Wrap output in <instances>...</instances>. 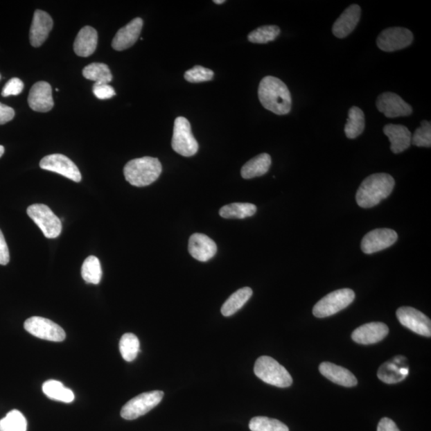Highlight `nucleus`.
<instances>
[{"instance_id":"nucleus-14","label":"nucleus","mask_w":431,"mask_h":431,"mask_svg":"<svg viewBox=\"0 0 431 431\" xmlns=\"http://www.w3.org/2000/svg\"><path fill=\"white\" fill-rule=\"evenodd\" d=\"M376 107L380 112L387 118L406 117L413 112L411 105H409L398 94L386 92L380 94L377 98Z\"/></svg>"},{"instance_id":"nucleus-3","label":"nucleus","mask_w":431,"mask_h":431,"mask_svg":"<svg viewBox=\"0 0 431 431\" xmlns=\"http://www.w3.org/2000/svg\"><path fill=\"white\" fill-rule=\"evenodd\" d=\"M162 171V166L159 159L155 157H143L131 160L124 167L125 180L130 185L144 187L151 185L159 179Z\"/></svg>"},{"instance_id":"nucleus-30","label":"nucleus","mask_w":431,"mask_h":431,"mask_svg":"<svg viewBox=\"0 0 431 431\" xmlns=\"http://www.w3.org/2000/svg\"><path fill=\"white\" fill-rule=\"evenodd\" d=\"M82 75L87 80L96 83L108 84L113 80L108 66L100 62H94L87 66L82 71Z\"/></svg>"},{"instance_id":"nucleus-36","label":"nucleus","mask_w":431,"mask_h":431,"mask_svg":"<svg viewBox=\"0 0 431 431\" xmlns=\"http://www.w3.org/2000/svg\"><path fill=\"white\" fill-rule=\"evenodd\" d=\"M412 144L430 148L431 146V124L428 121H423L421 126L415 130L412 137Z\"/></svg>"},{"instance_id":"nucleus-1","label":"nucleus","mask_w":431,"mask_h":431,"mask_svg":"<svg viewBox=\"0 0 431 431\" xmlns=\"http://www.w3.org/2000/svg\"><path fill=\"white\" fill-rule=\"evenodd\" d=\"M258 96L262 106L278 115L291 112L292 100L285 83L273 76H267L261 81Z\"/></svg>"},{"instance_id":"nucleus-20","label":"nucleus","mask_w":431,"mask_h":431,"mask_svg":"<svg viewBox=\"0 0 431 431\" xmlns=\"http://www.w3.org/2000/svg\"><path fill=\"white\" fill-rule=\"evenodd\" d=\"M143 27V20L141 18L131 21L115 35L112 41L113 49L118 51L130 49L138 41Z\"/></svg>"},{"instance_id":"nucleus-6","label":"nucleus","mask_w":431,"mask_h":431,"mask_svg":"<svg viewBox=\"0 0 431 431\" xmlns=\"http://www.w3.org/2000/svg\"><path fill=\"white\" fill-rule=\"evenodd\" d=\"M172 148L184 157H192L197 153L198 143L193 135L191 125L186 118L178 117L175 119Z\"/></svg>"},{"instance_id":"nucleus-32","label":"nucleus","mask_w":431,"mask_h":431,"mask_svg":"<svg viewBox=\"0 0 431 431\" xmlns=\"http://www.w3.org/2000/svg\"><path fill=\"white\" fill-rule=\"evenodd\" d=\"M121 355L126 362H132L138 356L140 351V342L133 333H125L119 342Z\"/></svg>"},{"instance_id":"nucleus-25","label":"nucleus","mask_w":431,"mask_h":431,"mask_svg":"<svg viewBox=\"0 0 431 431\" xmlns=\"http://www.w3.org/2000/svg\"><path fill=\"white\" fill-rule=\"evenodd\" d=\"M272 159L270 155L261 154L246 162L240 173L245 179H252L266 175L270 170Z\"/></svg>"},{"instance_id":"nucleus-17","label":"nucleus","mask_w":431,"mask_h":431,"mask_svg":"<svg viewBox=\"0 0 431 431\" xmlns=\"http://www.w3.org/2000/svg\"><path fill=\"white\" fill-rule=\"evenodd\" d=\"M217 251V245L206 235L194 234L189 238V254L198 261L206 262L211 260Z\"/></svg>"},{"instance_id":"nucleus-29","label":"nucleus","mask_w":431,"mask_h":431,"mask_svg":"<svg viewBox=\"0 0 431 431\" xmlns=\"http://www.w3.org/2000/svg\"><path fill=\"white\" fill-rule=\"evenodd\" d=\"M256 213V206L250 203H233L220 209V217L226 219H245Z\"/></svg>"},{"instance_id":"nucleus-12","label":"nucleus","mask_w":431,"mask_h":431,"mask_svg":"<svg viewBox=\"0 0 431 431\" xmlns=\"http://www.w3.org/2000/svg\"><path fill=\"white\" fill-rule=\"evenodd\" d=\"M396 315L398 322L404 327L425 337H430V319L419 310L412 307H402L397 310Z\"/></svg>"},{"instance_id":"nucleus-43","label":"nucleus","mask_w":431,"mask_h":431,"mask_svg":"<svg viewBox=\"0 0 431 431\" xmlns=\"http://www.w3.org/2000/svg\"><path fill=\"white\" fill-rule=\"evenodd\" d=\"M3 154H4V147L3 146H0V157H1Z\"/></svg>"},{"instance_id":"nucleus-19","label":"nucleus","mask_w":431,"mask_h":431,"mask_svg":"<svg viewBox=\"0 0 431 431\" xmlns=\"http://www.w3.org/2000/svg\"><path fill=\"white\" fill-rule=\"evenodd\" d=\"M52 28H53V20L50 15L44 10H36L30 30V44L35 47L43 45L46 39L49 38Z\"/></svg>"},{"instance_id":"nucleus-22","label":"nucleus","mask_w":431,"mask_h":431,"mask_svg":"<svg viewBox=\"0 0 431 431\" xmlns=\"http://www.w3.org/2000/svg\"><path fill=\"white\" fill-rule=\"evenodd\" d=\"M383 133L391 141V150L394 154H401L412 145V133L403 125L387 124Z\"/></svg>"},{"instance_id":"nucleus-39","label":"nucleus","mask_w":431,"mask_h":431,"mask_svg":"<svg viewBox=\"0 0 431 431\" xmlns=\"http://www.w3.org/2000/svg\"><path fill=\"white\" fill-rule=\"evenodd\" d=\"M93 93L98 99L112 98L116 94L114 88L108 84L94 83Z\"/></svg>"},{"instance_id":"nucleus-28","label":"nucleus","mask_w":431,"mask_h":431,"mask_svg":"<svg viewBox=\"0 0 431 431\" xmlns=\"http://www.w3.org/2000/svg\"><path fill=\"white\" fill-rule=\"evenodd\" d=\"M365 116L362 110L357 107H351L349 112L348 122L345 125V134L350 139H355L364 132Z\"/></svg>"},{"instance_id":"nucleus-21","label":"nucleus","mask_w":431,"mask_h":431,"mask_svg":"<svg viewBox=\"0 0 431 431\" xmlns=\"http://www.w3.org/2000/svg\"><path fill=\"white\" fill-rule=\"evenodd\" d=\"M360 15L361 8L359 5L353 4L346 8L333 25L334 35L340 39L349 35L358 24Z\"/></svg>"},{"instance_id":"nucleus-8","label":"nucleus","mask_w":431,"mask_h":431,"mask_svg":"<svg viewBox=\"0 0 431 431\" xmlns=\"http://www.w3.org/2000/svg\"><path fill=\"white\" fill-rule=\"evenodd\" d=\"M163 396L164 392L161 391L141 394L124 405L121 411V416L126 420H134L143 416L157 407L162 401Z\"/></svg>"},{"instance_id":"nucleus-13","label":"nucleus","mask_w":431,"mask_h":431,"mask_svg":"<svg viewBox=\"0 0 431 431\" xmlns=\"http://www.w3.org/2000/svg\"><path fill=\"white\" fill-rule=\"evenodd\" d=\"M398 234L390 229H377L366 234L361 243L362 251L366 254L386 249L396 243Z\"/></svg>"},{"instance_id":"nucleus-16","label":"nucleus","mask_w":431,"mask_h":431,"mask_svg":"<svg viewBox=\"0 0 431 431\" xmlns=\"http://www.w3.org/2000/svg\"><path fill=\"white\" fill-rule=\"evenodd\" d=\"M28 104L35 112L43 113L50 112L54 107L50 84L44 81L36 82L30 89Z\"/></svg>"},{"instance_id":"nucleus-41","label":"nucleus","mask_w":431,"mask_h":431,"mask_svg":"<svg viewBox=\"0 0 431 431\" xmlns=\"http://www.w3.org/2000/svg\"><path fill=\"white\" fill-rule=\"evenodd\" d=\"M15 117V110L6 105L0 103V125L12 121Z\"/></svg>"},{"instance_id":"nucleus-23","label":"nucleus","mask_w":431,"mask_h":431,"mask_svg":"<svg viewBox=\"0 0 431 431\" xmlns=\"http://www.w3.org/2000/svg\"><path fill=\"white\" fill-rule=\"evenodd\" d=\"M319 372L336 385L346 387H355L358 383L355 376L343 367L329 362H324L319 367Z\"/></svg>"},{"instance_id":"nucleus-35","label":"nucleus","mask_w":431,"mask_h":431,"mask_svg":"<svg viewBox=\"0 0 431 431\" xmlns=\"http://www.w3.org/2000/svg\"><path fill=\"white\" fill-rule=\"evenodd\" d=\"M249 429L252 431H289L287 425L279 420L264 416L252 419Z\"/></svg>"},{"instance_id":"nucleus-15","label":"nucleus","mask_w":431,"mask_h":431,"mask_svg":"<svg viewBox=\"0 0 431 431\" xmlns=\"http://www.w3.org/2000/svg\"><path fill=\"white\" fill-rule=\"evenodd\" d=\"M409 375V367L404 356H396L392 360L380 366L377 376L387 385L402 382Z\"/></svg>"},{"instance_id":"nucleus-2","label":"nucleus","mask_w":431,"mask_h":431,"mask_svg":"<svg viewBox=\"0 0 431 431\" xmlns=\"http://www.w3.org/2000/svg\"><path fill=\"white\" fill-rule=\"evenodd\" d=\"M395 180L387 173H376L362 182L356 193V202L361 208H372L386 199L395 187Z\"/></svg>"},{"instance_id":"nucleus-26","label":"nucleus","mask_w":431,"mask_h":431,"mask_svg":"<svg viewBox=\"0 0 431 431\" xmlns=\"http://www.w3.org/2000/svg\"><path fill=\"white\" fill-rule=\"evenodd\" d=\"M252 296V290L249 287L240 288L235 292L223 304L222 313L224 317H231L238 313L249 301Z\"/></svg>"},{"instance_id":"nucleus-31","label":"nucleus","mask_w":431,"mask_h":431,"mask_svg":"<svg viewBox=\"0 0 431 431\" xmlns=\"http://www.w3.org/2000/svg\"><path fill=\"white\" fill-rule=\"evenodd\" d=\"M103 271L101 264L96 256H90L84 261L82 267V276L87 283L98 285L101 281Z\"/></svg>"},{"instance_id":"nucleus-10","label":"nucleus","mask_w":431,"mask_h":431,"mask_svg":"<svg viewBox=\"0 0 431 431\" xmlns=\"http://www.w3.org/2000/svg\"><path fill=\"white\" fill-rule=\"evenodd\" d=\"M414 36L411 30L404 28H387L378 35V49L386 52H393L406 49L412 44Z\"/></svg>"},{"instance_id":"nucleus-42","label":"nucleus","mask_w":431,"mask_h":431,"mask_svg":"<svg viewBox=\"0 0 431 431\" xmlns=\"http://www.w3.org/2000/svg\"><path fill=\"white\" fill-rule=\"evenodd\" d=\"M377 431H401L395 422L388 418H383L378 423Z\"/></svg>"},{"instance_id":"nucleus-7","label":"nucleus","mask_w":431,"mask_h":431,"mask_svg":"<svg viewBox=\"0 0 431 431\" xmlns=\"http://www.w3.org/2000/svg\"><path fill=\"white\" fill-rule=\"evenodd\" d=\"M27 213L46 238L55 239L61 234V220L49 206L43 204H35L28 208Z\"/></svg>"},{"instance_id":"nucleus-18","label":"nucleus","mask_w":431,"mask_h":431,"mask_svg":"<svg viewBox=\"0 0 431 431\" xmlns=\"http://www.w3.org/2000/svg\"><path fill=\"white\" fill-rule=\"evenodd\" d=\"M389 328L385 324L373 322L360 326L351 335L355 343L360 344H374L386 337Z\"/></svg>"},{"instance_id":"nucleus-24","label":"nucleus","mask_w":431,"mask_h":431,"mask_svg":"<svg viewBox=\"0 0 431 431\" xmlns=\"http://www.w3.org/2000/svg\"><path fill=\"white\" fill-rule=\"evenodd\" d=\"M98 39L96 30L87 26L78 33L73 44V51L78 56H90L97 49Z\"/></svg>"},{"instance_id":"nucleus-5","label":"nucleus","mask_w":431,"mask_h":431,"mask_svg":"<svg viewBox=\"0 0 431 431\" xmlns=\"http://www.w3.org/2000/svg\"><path fill=\"white\" fill-rule=\"evenodd\" d=\"M355 294L349 288L340 289L328 294L315 304L313 313L315 317L325 318L338 313L354 301Z\"/></svg>"},{"instance_id":"nucleus-40","label":"nucleus","mask_w":431,"mask_h":431,"mask_svg":"<svg viewBox=\"0 0 431 431\" xmlns=\"http://www.w3.org/2000/svg\"><path fill=\"white\" fill-rule=\"evenodd\" d=\"M10 261L9 249L2 231L0 230V265H6Z\"/></svg>"},{"instance_id":"nucleus-4","label":"nucleus","mask_w":431,"mask_h":431,"mask_svg":"<svg viewBox=\"0 0 431 431\" xmlns=\"http://www.w3.org/2000/svg\"><path fill=\"white\" fill-rule=\"evenodd\" d=\"M254 373L267 385L281 388L292 385V378L285 367L270 356H261L257 359Z\"/></svg>"},{"instance_id":"nucleus-9","label":"nucleus","mask_w":431,"mask_h":431,"mask_svg":"<svg viewBox=\"0 0 431 431\" xmlns=\"http://www.w3.org/2000/svg\"><path fill=\"white\" fill-rule=\"evenodd\" d=\"M24 328L39 339L52 342H62L66 339L65 331L60 325L44 317L28 319L24 323Z\"/></svg>"},{"instance_id":"nucleus-27","label":"nucleus","mask_w":431,"mask_h":431,"mask_svg":"<svg viewBox=\"0 0 431 431\" xmlns=\"http://www.w3.org/2000/svg\"><path fill=\"white\" fill-rule=\"evenodd\" d=\"M43 392L46 397L53 399V401L66 403H70L75 401V394L60 381L49 380L45 382L43 385Z\"/></svg>"},{"instance_id":"nucleus-37","label":"nucleus","mask_w":431,"mask_h":431,"mask_svg":"<svg viewBox=\"0 0 431 431\" xmlns=\"http://www.w3.org/2000/svg\"><path fill=\"white\" fill-rule=\"evenodd\" d=\"M214 73L208 68L195 66L185 73L186 80L192 83L208 82L213 80Z\"/></svg>"},{"instance_id":"nucleus-34","label":"nucleus","mask_w":431,"mask_h":431,"mask_svg":"<svg viewBox=\"0 0 431 431\" xmlns=\"http://www.w3.org/2000/svg\"><path fill=\"white\" fill-rule=\"evenodd\" d=\"M281 33L280 28L275 25L263 26L252 30L248 39L252 44H264L275 40Z\"/></svg>"},{"instance_id":"nucleus-38","label":"nucleus","mask_w":431,"mask_h":431,"mask_svg":"<svg viewBox=\"0 0 431 431\" xmlns=\"http://www.w3.org/2000/svg\"><path fill=\"white\" fill-rule=\"evenodd\" d=\"M24 87V82L21 81L19 78H13L5 85L2 91V96L3 97L18 96V94L23 91Z\"/></svg>"},{"instance_id":"nucleus-44","label":"nucleus","mask_w":431,"mask_h":431,"mask_svg":"<svg viewBox=\"0 0 431 431\" xmlns=\"http://www.w3.org/2000/svg\"><path fill=\"white\" fill-rule=\"evenodd\" d=\"M215 3L217 4H222L224 3L225 1H224V0H214L213 1Z\"/></svg>"},{"instance_id":"nucleus-33","label":"nucleus","mask_w":431,"mask_h":431,"mask_svg":"<svg viewBox=\"0 0 431 431\" xmlns=\"http://www.w3.org/2000/svg\"><path fill=\"white\" fill-rule=\"evenodd\" d=\"M28 422L18 410H12L0 420V431H27Z\"/></svg>"},{"instance_id":"nucleus-11","label":"nucleus","mask_w":431,"mask_h":431,"mask_svg":"<svg viewBox=\"0 0 431 431\" xmlns=\"http://www.w3.org/2000/svg\"><path fill=\"white\" fill-rule=\"evenodd\" d=\"M40 168L59 173L75 182H80L82 175L77 166L67 157L62 155H51L46 156L40 161Z\"/></svg>"}]
</instances>
